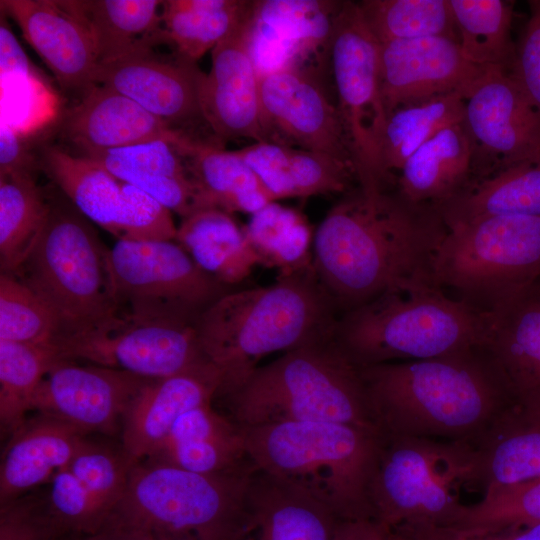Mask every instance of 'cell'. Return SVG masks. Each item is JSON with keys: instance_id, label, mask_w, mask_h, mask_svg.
<instances>
[{"instance_id": "cell-1", "label": "cell", "mask_w": 540, "mask_h": 540, "mask_svg": "<svg viewBox=\"0 0 540 540\" xmlns=\"http://www.w3.org/2000/svg\"><path fill=\"white\" fill-rule=\"evenodd\" d=\"M446 230L435 206L357 186L314 233L315 275L338 315L390 292L435 285L434 258Z\"/></svg>"}, {"instance_id": "cell-2", "label": "cell", "mask_w": 540, "mask_h": 540, "mask_svg": "<svg viewBox=\"0 0 540 540\" xmlns=\"http://www.w3.org/2000/svg\"><path fill=\"white\" fill-rule=\"evenodd\" d=\"M359 368L376 422L387 435L472 442L516 403L487 343Z\"/></svg>"}, {"instance_id": "cell-3", "label": "cell", "mask_w": 540, "mask_h": 540, "mask_svg": "<svg viewBox=\"0 0 540 540\" xmlns=\"http://www.w3.org/2000/svg\"><path fill=\"white\" fill-rule=\"evenodd\" d=\"M338 317L314 268L224 294L196 321L202 353L222 377L216 398L239 387L265 356L334 332Z\"/></svg>"}, {"instance_id": "cell-4", "label": "cell", "mask_w": 540, "mask_h": 540, "mask_svg": "<svg viewBox=\"0 0 540 540\" xmlns=\"http://www.w3.org/2000/svg\"><path fill=\"white\" fill-rule=\"evenodd\" d=\"M249 458L340 520L373 519L370 490L384 434L322 421L240 427Z\"/></svg>"}, {"instance_id": "cell-5", "label": "cell", "mask_w": 540, "mask_h": 540, "mask_svg": "<svg viewBox=\"0 0 540 540\" xmlns=\"http://www.w3.org/2000/svg\"><path fill=\"white\" fill-rule=\"evenodd\" d=\"M219 398L225 415L242 428L322 421L382 432L360 368L339 347L334 332L259 366L239 387Z\"/></svg>"}, {"instance_id": "cell-6", "label": "cell", "mask_w": 540, "mask_h": 540, "mask_svg": "<svg viewBox=\"0 0 540 540\" xmlns=\"http://www.w3.org/2000/svg\"><path fill=\"white\" fill-rule=\"evenodd\" d=\"M490 312L436 285L384 294L339 315L334 339L358 367L435 358L487 343Z\"/></svg>"}, {"instance_id": "cell-7", "label": "cell", "mask_w": 540, "mask_h": 540, "mask_svg": "<svg viewBox=\"0 0 540 540\" xmlns=\"http://www.w3.org/2000/svg\"><path fill=\"white\" fill-rule=\"evenodd\" d=\"M88 220L70 201L49 199L40 238L15 274L54 310L62 329L58 338L92 331L118 316L109 249Z\"/></svg>"}, {"instance_id": "cell-8", "label": "cell", "mask_w": 540, "mask_h": 540, "mask_svg": "<svg viewBox=\"0 0 540 540\" xmlns=\"http://www.w3.org/2000/svg\"><path fill=\"white\" fill-rule=\"evenodd\" d=\"M539 279L536 216H490L449 226L434 258V284L486 312Z\"/></svg>"}, {"instance_id": "cell-9", "label": "cell", "mask_w": 540, "mask_h": 540, "mask_svg": "<svg viewBox=\"0 0 540 540\" xmlns=\"http://www.w3.org/2000/svg\"><path fill=\"white\" fill-rule=\"evenodd\" d=\"M256 469L204 474L142 460L110 517L152 535L225 540Z\"/></svg>"}, {"instance_id": "cell-10", "label": "cell", "mask_w": 540, "mask_h": 540, "mask_svg": "<svg viewBox=\"0 0 540 540\" xmlns=\"http://www.w3.org/2000/svg\"><path fill=\"white\" fill-rule=\"evenodd\" d=\"M470 445L384 434L371 483L373 519L391 531L405 526L447 527L469 484Z\"/></svg>"}, {"instance_id": "cell-11", "label": "cell", "mask_w": 540, "mask_h": 540, "mask_svg": "<svg viewBox=\"0 0 540 540\" xmlns=\"http://www.w3.org/2000/svg\"><path fill=\"white\" fill-rule=\"evenodd\" d=\"M108 261L118 314L197 319L230 292L177 242L118 240Z\"/></svg>"}, {"instance_id": "cell-12", "label": "cell", "mask_w": 540, "mask_h": 540, "mask_svg": "<svg viewBox=\"0 0 540 540\" xmlns=\"http://www.w3.org/2000/svg\"><path fill=\"white\" fill-rule=\"evenodd\" d=\"M337 109L354 157L357 186L384 190L378 146L387 119L380 91V43L358 3L341 1L329 46Z\"/></svg>"}, {"instance_id": "cell-13", "label": "cell", "mask_w": 540, "mask_h": 540, "mask_svg": "<svg viewBox=\"0 0 540 540\" xmlns=\"http://www.w3.org/2000/svg\"><path fill=\"white\" fill-rule=\"evenodd\" d=\"M196 321L118 314L100 328L58 338L53 345L61 359L160 379L208 361L199 344Z\"/></svg>"}, {"instance_id": "cell-14", "label": "cell", "mask_w": 540, "mask_h": 540, "mask_svg": "<svg viewBox=\"0 0 540 540\" xmlns=\"http://www.w3.org/2000/svg\"><path fill=\"white\" fill-rule=\"evenodd\" d=\"M462 123L472 147L471 179L540 159V110L503 68H486L467 90Z\"/></svg>"}, {"instance_id": "cell-15", "label": "cell", "mask_w": 540, "mask_h": 540, "mask_svg": "<svg viewBox=\"0 0 540 540\" xmlns=\"http://www.w3.org/2000/svg\"><path fill=\"white\" fill-rule=\"evenodd\" d=\"M255 1H249L231 31L211 50L199 101L204 121L219 139L270 142L265 127L260 75L251 54Z\"/></svg>"}, {"instance_id": "cell-16", "label": "cell", "mask_w": 540, "mask_h": 540, "mask_svg": "<svg viewBox=\"0 0 540 540\" xmlns=\"http://www.w3.org/2000/svg\"><path fill=\"white\" fill-rule=\"evenodd\" d=\"M150 380L119 369L60 359L39 384L31 410L87 434H113L121 430L130 403Z\"/></svg>"}, {"instance_id": "cell-17", "label": "cell", "mask_w": 540, "mask_h": 540, "mask_svg": "<svg viewBox=\"0 0 540 540\" xmlns=\"http://www.w3.org/2000/svg\"><path fill=\"white\" fill-rule=\"evenodd\" d=\"M260 100L270 142L330 155L356 173L337 107L299 69L260 75Z\"/></svg>"}, {"instance_id": "cell-18", "label": "cell", "mask_w": 540, "mask_h": 540, "mask_svg": "<svg viewBox=\"0 0 540 540\" xmlns=\"http://www.w3.org/2000/svg\"><path fill=\"white\" fill-rule=\"evenodd\" d=\"M485 69L470 63L458 41L449 37L380 44V91L386 114L439 96L466 93Z\"/></svg>"}, {"instance_id": "cell-19", "label": "cell", "mask_w": 540, "mask_h": 540, "mask_svg": "<svg viewBox=\"0 0 540 540\" xmlns=\"http://www.w3.org/2000/svg\"><path fill=\"white\" fill-rule=\"evenodd\" d=\"M203 76L196 62L178 54L175 58L160 56L153 48H143L98 64L94 83L118 91L184 131L182 125L203 119L199 101Z\"/></svg>"}, {"instance_id": "cell-20", "label": "cell", "mask_w": 540, "mask_h": 540, "mask_svg": "<svg viewBox=\"0 0 540 540\" xmlns=\"http://www.w3.org/2000/svg\"><path fill=\"white\" fill-rule=\"evenodd\" d=\"M60 86L82 96L95 85L99 64L92 37L65 0H1Z\"/></svg>"}, {"instance_id": "cell-21", "label": "cell", "mask_w": 540, "mask_h": 540, "mask_svg": "<svg viewBox=\"0 0 540 540\" xmlns=\"http://www.w3.org/2000/svg\"><path fill=\"white\" fill-rule=\"evenodd\" d=\"M340 521L314 499L257 468L225 540H334Z\"/></svg>"}, {"instance_id": "cell-22", "label": "cell", "mask_w": 540, "mask_h": 540, "mask_svg": "<svg viewBox=\"0 0 540 540\" xmlns=\"http://www.w3.org/2000/svg\"><path fill=\"white\" fill-rule=\"evenodd\" d=\"M222 385L209 361L175 375L150 380L130 403L121 426V445L137 463L150 457L173 424L188 410L213 403Z\"/></svg>"}, {"instance_id": "cell-23", "label": "cell", "mask_w": 540, "mask_h": 540, "mask_svg": "<svg viewBox=\"0 0 540 540\" xmlns=\"http://www.w3.org/2000/svg\"><path fill=\"white\" fill-rule=\"evenodd\" d=\"M186 133L173 128L127 96L98 84L81 96L63 122V134L81 153L156 140L176 143Z\"/></svg>"}, {"instance_id": "cell-24", "label": "cell", "mask_w": 540, "mask_h": 540, "mask_svg": "<svg viewBox=\"0 0 540 540\" xmlns=\"http://www.w3.org/2000/svg\"><path fill=\"white\" fill-rule=\"evenodd\" d=\"M340 1H255L251 53L261 72L295 68L293 59L330 46Z\"/></svg>"}, {"instance_id": "cell-25", "label": "cell", "mask_w": 540, "mask_h": 540, "mask_svg": "<svg viewBox=\"0 0 540 540\" xmlns=\"http://www.w3.org/2000/svg\"><path fill=\"white\" fill-rule=\"evenodd\" d=\"M487 345L516 403L540 412V279L490 311Z\"/></svg>"}, {"instance_id": "cell-26", "label": "cell", "mask_w": 540, "mask_h": 540, "mask_svg": "<svg viewBox=\"0 0 540 540\" xmlns=\"http://www.w3.org/2000/svg\"><path fill=\"white\" fill-rule=\"evenodd\" d=\"M86 436L78 427L43 413L27 418L2 453L0 504L49 483L69 465Z\"/></svg>"}, {"instance_id": "cell-27", "label": "cell", "mask_w": 540, "mask_h": 540, "mask_svg": "<svg viewBox=\"0 0 540 540\" xmlns=\"http://www.w3.org/2000/svg\"><path fill=\"white\" fill-rule=\"evenodd\" d=\"M470 445V481L484 491L540 478V412L515 403Z\"/></svg>"}, {"instance_id": "cell-28", "label": "cell", "mask_w": 540, "mask_h": 540, "mask_svg": "<svg viewBox=\"0 0 540 540\" xmlns=\"http://www.w3.org/2000/svg\"><path fill=\"white\" fill-rule=\"evenodd\" d=\"M175 144L195 188L197 210L215 208L252 215L275 201L237 150H225L191 134Z\"/></svg>"}, {"instance_id": "cell-29", "label": "cell", "mask_w": 540, "mask_h": 540, "mask_svg": "<svg viewBox=\"0 0 540 540\" xmlns=\"http://www.w3.org/2000/svg\"><path fill=\"white\" fill-rule=\"evenodd\" d=\"M472 178V147L463 123L450 125L417 149L397 173L392 189L408 201L437 208Z\"/></svg>"}, {"instance_id": "cell-30", "label": "cell", "mask_w": 540, "mask_h": 540, "mask_svg": "<svg viewBox=\"0 0 540 540\" xmlns=\"http://www.w3.org/2000/svg\"><path fill=\"white\" fill-rule=\"evenodd\" d=\"M86 25L99 64L166 42L162 28L163 1L65 0Z\"/></svg>"}, {"instance_id": "cell-31", "label": "cell", "mask_w": 540, "mask_h": 540, "mask_svg": "<svg viewBox=\"0 0 540 540\" xmlns=\"http://www.w3.org/2000/svg\"><path fill=\"white\" fill-rule=\"evenodd\" d=\"M438 209L446 227L490 216L540 217V159L473 178Z\"/></svg>"}, {"instance_id": "cell-32", "label": "cell", "mask_w": 540, "mask_h": 540, "mask_svg": "<svg viewBox=\"0 0 540 540\" xmlns=\"http://www.w3.org/2000/svg\"><path fill=\"white\" fill-rule=\"evenodd\" d=\"M175 241L201 269L227 286L240 283L259 265L244 227L220 209H200L182 218Z\"/></svg>"}, {"instance_id": "cell-33", "label": "cell", "mask_w": 540, "mask_h": 540, "mask_svg": "<svg viewBox=\"0 0 540 540\" xmlns=\"http://www.w3.org/2000/svg\"><path fill=\"white\" fill-rule=\"evenodd\" d=\"M465 94L455 92L404 106L387 115L378 146V164L385 189L406 160L442 129L463 122Z\"/></svg>"}, {"instance_id": "cell-34", "label": "cell", "mask_w": 540, "mask_h": 540, "mask_svg": "<svg viewBox=\"0 0 540 540\" xmlns=\"http://www.w3.org/2000/svg\"><path fill=\"white\" fill-rule=\"evenodd\" d=\"M41 164L66 198L87 219L112 235L121 200V181L94 160L59 147L44 148Z\"/></svg>"}, {"instance_id": "cell-35", "label": "cell", "mask_w": 540, "mask_h": 540, "mask_svg": "<svg viewBox=\"0 0 540 540\" xmlns=\"http://www.w3.org/2000/svg\"><path fill=\"white\" fill-rule=\"evenodd\" d=\"M49 210V199L33 173L0 175V268L15 275L36 246Z\"/></svg>"}, {"instance_id": "cell-36", "label": "cell", "mask_w": 540, "mask_h": 540, "mask_svg": "<svg viewBox=\"0 0 540 540\" xmlns=\"http://www.w3.org/2000/svg\"><path fill=\"white\" fill-rule=\"evenodd\" d=\"M244 231L259 265L278 276L313 268L314 234L300 212L273 201L251 215Z\"/></svg>"}, {"instance_id": "cell-37", "label": "cell", "mask_w": 540, "mask_h": 540, "mask_svg": "<svg viewBox=\"0 0 540 540\" xmlns=\"http://www.w3.org/2000/svg\"><path fill=\"white\" fill-rule=\"evenodd\" d=\"M463 56L481 67L509 71L515 42L512 39L514 3L503 0H449Z\"/></svg>"}, {"instance_id": "cell-38", "label": "cell", "mask_w": 540, "mask_h": 540, "mask_svg": "<svg viewBox=\"0 0 540 540\" xmlns=\"http://www.w3.org/2000/svg\"><path fill=\"white\" fill-rule=\"evenodd\" d=\"M249 1H163L162 28L165 41L181 57L197 62L233 28Z\"/></svg>"}, {"instance_id": "cell-39", "label": "cell", "mask_w": 540, "mask_h": 540, "mask_svg": "<svg viewBox=\"0 0 540 540\" xmlns=\"http://www.w3.org/2000/svg\"><path fill=\"white\" fill-rule=\"evenodd\" d=\"M54 345L0 340V428L11 436L28 418L35 392L60 360Z\"/></svg>"}, {"instance_id": "cell-40", "label": "cell", "mask_w": 540, "mask_h": 540, "mask_svg": "<svg viewBox=\"0 0 540 540\" xmlns=\"http://www.w3.org/2000/svg\"><path fill=\"white\" fill-rule=\"evenodd\" d=\"M358 6L380 44L425 37L458 41L449 0H363Z\"/></svg>"}, {"instance_id": "cell-41", "label": "cell", "mask_w": 540, "mask_h": 540, "mask_svg": "<svg viewBox=\"0 0 540 540\" xmlns=\"http://www.w3.org/2000/svg\"><path fill=\"white\" fill-rule=\"evenodd\" d=\"M540 523V478L490 488L474 504H461L447 528L489 532Z\"/></svg>"}, {"instance_id": "cell-42", "label": "cell", "mask_w": 540, "mask_h": 540, "mask_svg": "<svg viewBox=\"0 0 540 540\" xmlns=\"http://www.w3.org/2000/svg\"><path fill=\"white\" fill-rule=\"evenodd\" d=\"M60 321L50 305L15 275H0V340L53 345Z\"/></svg>"}, {"instance_id": "cell-43", "label": "cell", "mask_w": 540, "mask_h": 540, "mask_svg": "<svg viewBox=\"0 0 540 540\" xmlns=\"http://www.w3.org/2000/svg\"><path fill=\"white\" fill-rule=\"evenodd\" d=\"M135 464L122 445L113 447L86 436L67 467L110 517L125 493Z\"/></svg>"}, {"instance_id": "cell-44", "label": "cell", "mask_w": 540, "mask_h": 540, "mask_svg": "<svg viewBox=\"0 0 540 540\" xmlns=\"http://www.w3.org/2000/svg\"><path fill=\"white\" fill-rule=\"evenodd\" d=\"M81 155L103 166L118 180L132 174L189 179L176 144L168 140L105 151H89Z\"/></svg>"}, {"instance_id": "cell-45", "label": "cell", "mask_w": 540, "mask_h": 540, "mask_svg": "<svg viewBox=\"0 0 540 540\" xmlns=\"http://www.w3.org/2000/svg\"><path fill=\"white\" fill-rule=\"evenodd\" d=\"M357 182L354 169L327 154L291 147L287 166L288 198L345 194Z\"/></svg>"}, {"instance_id": "cell-46", "label": "cell", "mask_w": 540, "mask_h": 540, "mask_svg": "<svg viewBox=\"0 0 540 540\" xmlns=\"http://www.w3.org/2000/svg\"><path fill=\"white\" fill-rule=\"evenodd\" d=\"M177 227L171 211L144 191L121 182V200L116 222L118 240L172 241Z\"/></svg>"}, {"instance_id": "cell-47", "label": "cell", "mask_w": 540, "mask_h": 540, "mask_svg": "<svg viewBox=\"0 0 540 540\" xmlns=\"http://www.w3.org/2000/svg\"><path fill=\"white\" fill-rule=\"evenodd\" d=\"M69 536L53 513L46 490H33L0 504V540H64Z\"/></svg>"}, {"instance_id": "cell-48", "label": "cell", "mask_w": 540, "mask_h": 540, "mask_svg": "<svg viewBox=\"0 0 540 540\" xmlns=\"http://www.w3.org/2000/svg\"><path fill=\"white\" fill-rule=\"evenodd\" d=\"M48 485L50 507L70 535L93 533L109 519L68 467L59 470Z\"/></svg>"}, {"instance_id": "cell-49", "label": "cell", "mask_w": 540, "mask_h": 540, "mask_svg": "<svg viewBox=\"0 0 540 540\" xmlns=\"http://www.w3.org/2000/svg\"><path fill=\"white\" fill-rule=\"evenodd\" d=\"M528 4L529 18L515 42L508 73L540 110V0H531Z\"/></svg>"}, {"instance_id": "cell-50", "label": "cell", "mask_w": 540, "mask_h": 540, "mask_svg": "<svg viewBox=\"0 0 540 540\" xmlns=\"http://www.w3.org/2000/svg\"><path fill=\"white\" fill-rule=\"evenodd\" d=\"M291 147L255 142L237 150L274 200L288 198L287 166Z\"/></svg>"}, {"instance_id": "cell-51", "label": "cell", "mask_w": 540, "mask_h": 540, "mask_svg": "<svg viewBox=\"0 0 540 540\" xmlns=\"http://www.w3.org/2000/svg\"><path fill=\"white\" fill-rule=\"evenodd\" d=\"M399 540H540V523L489 532H465L432 525L405 526L393 530Z\"/></svg>"}, {"instance_id": "cell-52", "label": "cell", "mask_w": 540, "mask_h": 540, "mask_svg": "<svg viewBox=\"0 0 540 540\" xmlns=\"http://www.w3.org/2000/svg\"><path fill=\"white\" fill-rule=\"evenodd\" d=\"M22 133L1 120L0 127V175L33 173L35 159L30 154Z\"/></svg>"}, {"instance_id": "cell-53", "label": "cell", "mask_w": 540, "mask_h": 540, "mask_svg": "<svg viewBox=\"0 0 540 540\" xmlns=\"http://www.w3.org/2000/svg\"><path fill=\"white\" fill-rule=\"evenodd\" d=\"M1 75L32 73L30 62L3 17L0 25Z\"/></svg>"}, {"instance_id": "cell-54", "label": "cell", "mask_w": 540, "mask_h": 540, "mask_svg": "<svg viewBox=\"0 0 540 540\" xmlns=\"http://www.w3.org/2000/svg\"><path fill=\"white\" fill-rule=\"evenodd\" d=\"M334 540H395L393 532L375 519L341 520Z\"/></svg>"}, {"instance_id": "cell-55", "label": "cell", "mask_w": 540, "mask_h": 540, "mask_svg": "<svg viewBox=\"0 0 540 540\" xmlns=\"http://www.w3.org/2000/svg\"><path fill=\"white\" fill-rule=\"evenodd\" d=\"M64 540H154V536L114 517H109L99 530L88 534L71 535Z\"/></svg>"}, {"instance_id": "cell-56", "label": "cell", "mask_w": 540, "mask_h": 540, "mask_svg": "<svg viewBox=\"0 0 540 540\" xmlns=\"http://www.w3.org/2000/svg\"><path fill=\"white\" fill-rule=\"evenodd\" d=\"M154 540H198L191 536L184 535H153Z\"/></svg>"}, {"instance_id": "cell-57", "label": "cell", "mask_w": 540, "mask_h": 540, "mask_svg": "<svg viewBox=\"0 0 540 540\" xmlns=\"http://www.w3.org/2000/svg\"><path fill=\"white\" fill-rule=\"evenodd\" d=\"M394 538H395V540H399V539H397L395 536H394Z\"/></svg>"}, {"instance_id": "cell-58", "label": "cell", "mask_w": 540, "mask_h": 540, "mask_svg": "<svg viewBox=\"0 0 540 540\" xmlns=\"http://www.w3.org/2000/svg\"><path fill=\"white\" fill-rule=\"evenodd\" d=\"M66 539V538H65Z\"/></svg>"}]
</instances>
